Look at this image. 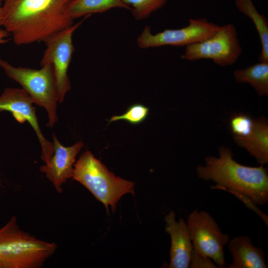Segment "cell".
Masks as SVG:
<instances>
[{"label": "cell", "instance_id": "cell-1", "mask_svg": "<svg viewBox=\"0 0 268 268\" xmlns=\"http://www.w3.org/2000/svg\"><path fill=\"white\" fill-rule=\"evenodd\" d=\"M74 0H4L2 25L17 45L44 42L73 24L68 9Z\"/></svg>", "mask_w": 268, "mask_h": 268}, {"label": "cell", "instance_id": "cell-2", "mask_svg": "<svg viewBox=\"0 0 268 268\" xmlns=\"http://www.w3.org/2000/svg\"><path fill=\"white\" fill-rule=\"evenodd\" d=\"M219 157H205V164L196 168L198 177L215 183L212 189L231 190L248 196L258 205L268 202V169L263 165L250 167L242 165L233 159L232 151L221 146Z\"/></svg>", "mask_w": 268, "mask_h": 268}, {"label": "cell", "instance_id": "cell-3", "mask_svg": "<svg viewBox=\"0 0 268 268\" xmlns=\"http://www.w3.org/2000/svg\"><path fill=\"white\" fill-rule=\"evenodd\" d=\"M57 248L55 243L22 230L14 216L0 228L1 268H41Z\"/></svg>", "mask_w": 268, "mask_h": 268}, {"label": "cell", "instance_id": "cell-4", "mask_svg": "<svg viewBox=\"0 0 268 268\" xmlns=\"http://www.w3.org/2000/svg\"><path fill=\"white\" fill-rule=\"evenodd\" d=\"M72 178L103 203L107 211L109 205L114 211L117 202L126 194H134V182L115 176L88 150L74 164Z\"/></svg>", "mask_w": 268, "mask_h": 268}, {"label": "cell", "instance_id": "cell-5", "mask_svg": "<svg viewBox=\"0 0 268 268\" xmlns=\"http://www.w3.org/2000/svg\"><path fill=\"white\" fill-rule=\"evenodd\" d=\"M0 67L9 78L22 86L35 104L46 110L47 126L53 127L58 120L57 108L59 96L52 65H44L40 69L16 67L0 57Z\"/></svg>", "mask_w": 268, "mask_h": 268}, {"label": "cell", "instance_id": "cell-6", "mask_svg": "<svg viewBox=\"0 0 268 268\" xmlns=\"http://www.w3.org/2000/svg\"><path fill=\"white\" fill-rule=\"evenodd\" d=\"M242 52L237 31L232 24L220 26L211 37L186 46L182 58L189 61L211 59L221 67L233 65Z\"/></svg>", "mask_w": 268, "mask_h": 268}, {"label": "cell", "instance_id": "cell-7", "mask_svg": "<svg viewBox=\"0 0 268 268\" xmlns=\"http://www.w3.org/2000/svg\"><path fill=\"white\" fill-rule=\"evenodd\" d=\"M186 223L193 247L210 258L218 268H225L224 247L230 238L221 232L212 216L205 211L194 209Z\"/></svg>", "mask_w": 268, "mask_h": 268}, {"label": "cell", "instance_id": "cell-8", "mask_svg": "<svg viewBox=\"0 0 268 268\" xmlns=\"http://www.w3.org/2000/svg\"><path fill=\"white\" fill-rule=\"evenodd\" d=\"M88 16H85L75 24L52 35L44 42L46 48L40 65H52L56 79L60 103H63L66 94L71 88L67 70L74 51L72 42L73 34Z\"/></svg>", "mask_w": 268, "mask_h": 268}, {"label": "cell", "instance_id": "cell-9", "mask_svg": "<svg viewBox=\"0 0 268 268\" xmlns=\"http://www.w3.org/2000/svg\"><path fill=\"white\" fill-rule=\"evenodd\" d=\"M220 26L206 18L190 19L188 26L177 29H165L153 34L149 26H145L136 40L142 49L170 45L187 46L204 41L213 36Z\"/></svg>", "mask_w": 268, "mask_h": 268}, {"label": "cell", "instance_id": "cell-10", "mask_svg": "<svg viewBox=\"0 0 268 268\" xmlns=\"http://www.w3.org/2000/svg\"><path fill=\"white\" fill-rule=\"evenodd\" d=\"M33 103L31 97L23 89L7 87L0 96V112L9 111L18 122H28L40 144L41 159L46 163L53 154V143L48 140L42 133Z\"/></svg>", "mask_w": 268, "mask_h": 268}, {"label": "cell", "instance_id": "cell-11", "mask_svg": "<svg viewBox=\"0 0 268 268\" xmlns=\"http://www.w3.org/2000/svg\"><path fill=\"white\" fill-rule=\"evenodd\" d=\"M54 153L48 162L40 167L59 194L63 192V185L72 178L75 157L83 145L82 141L66 147L62 145L53 133Z\"/></svg>", "mask_w": 268, "mask_h": 268}, {"label": "cell", "instance_id": "cell-12", "mask_svg": "<svg viewBox=\"0 0 268 268\" xmlns=\"http://www.w3.org/2000/svg\"><path fill=\"white\" fill-rule=\"evenodd\" d=\"M165 231L171 237L170 268H188L193 245L187 223L183 218L176 220L175 213L170 211L165 217Z\"/></svg>", "mask_w": 268, "mask_h": 268}, {"label": "cell", "instance_id": "cell-13", "mask_svg": "<svg viewBox=\"0 0 268 268\" xmlns=\"http://www.w3.org/2000/svg\"><path fill=\"white\" fill-rule=\"evenodd\" d=\"M232 258L228 268H267L264 251L247 235L230 239L227 243Z\"/></svg>", "mask_w": 268, "mask_h": 268}, {"label": "cell", "instance_id": "cell-14", "mask_svg": "<svg viewBox=\"0 0 268 268\" xmlns=\"http://www.w3.org/2000/svg\"><path fill=\"white\" fill-rule=\"evenodd\" d=\"M233 138L237 145L255 158L258 163L265 165L268 163V123L265 117L254 119L253 130L248 136L233 135Z\"/></svg>", "mask_w": 268, "mask_h": 268}, {"label": "cell", "instance_id": "cell-15", "mask_svg": "<svg viewBox=\"0 0 268 268\" xmlns=\"http://www.w3.org/2000/svg\"><path fill=\"white\" fill-rule=\"evenodd\" d=\"M238 83H249L260 96L268 95V62H260L233 73Z\"/></svg>", "mask_w": 268, "mask_h": 268}, {"label": "cell", "instance_id": "cell-16", "mask_svg": "<svg viewBox=\"0 0 268 268\" xmlns=\"http://www.w3.org/2000/svg\"><path fill=\"white\" fill-rule=\"evenodd\" d=\"M238 9L252 20L258 31L261 43L260 62H268V23L266 17L260 14L252 0H235Z\"/></svg>", "mask_w": 268, "mask_h": 268}, {"label": "cell", "instance_id": "cell-17", "mask_svg": "<svg viewBox=\"0 0 268 268\" xmlns=\"http://www.w3.org/2000/svg\"><path fill=\"white\" fill-rule=\"evenodd\" d=\"M114 8L131 10L122 0H74L68 9V15L73 20L93 13H103Z\"/></svg>", "mask_w": 268, "mask_h": 268}, {"label": "cell", "instance_id": "cell-18", "mask_svg": "<svg viewBox=\"0 0 268 268\" xmlns=\"http://www.w3.org/2000/svg\"><path fill=\"white\" fill-rule=\"evenodd\" d=\"M167 0H122L123 3L131 8L134 17L138 20L149 17L162 8Z\"/></svg>", "mask_w": 268, "mask_h": 268}, {"label": "cell", "instance_id": "cell-19", "mask_svg": "<svg viewBox=\"0 0 268 268\" xmlns=\"http://www.w3.org/2000/svg\"><path fill=\"white\" fill-rule=\"evenodd\" d=\"M254 125V119L249 115L238 113L230 119L229 126L234 136L246 137L252 132Z\"/></svg>", "mask_w": 268, "mask_h": 268}, {"label": "cell", "instance_id": "cell-20", "mask_svg": "<svg viewBox=\"0 0 268 268\" xmlns=\"http://www.w3.org/2000/svg\"><path fill=\"white\" fill-rule=\"evenodd\" d=\"M149 109L141 104H134L130 106L122 115L114 116L109 122L111 123L119 120H125L133 125L141 123L148 116Z\"/></svg>", "mask_w": 268, "mask_h": 268}, {"label": "cell", "instance_id": "cell-21", "mask_svg": "<svg viewBox=\"0 0 268 268\" xmlns=\"http://www.w3.org/2000/svg\"><path fill=\"white\" fill-rule=\"evenodd\" d=\"M190 268H218L213 260L193 247L190 261Z\"/></svg>", "mask_w": 268, "mask_h": 268}, {"label": "cell", "instance_id": "cell-22", "mask_svg": "<svg viewBox=\"0 0 268 268\" xmlns=\"http://www.w3.org/2000/svg\"><path fill=\"white\" fill-rule=\"evenodd\" d=\"M225 191L232 194L241 201L247 208L255 212L262 219L267 226H268V215L258 207V204L250 197L243 194L234 191L226 190Z\"/></svg>", "mask_w": 268, "mask_h": 268}, {"label": "cell", "instance_id": "cell-23", "mask_svg": "<svg viewBox=\"0 0 268 268\" xmlns=\"http://www.w3.org/2000/svg\"><path fill=\"white\" fill-rule=\"evenodd\" d=\"M9 33L4 29H0V46L9 41Z\"/></svg>", "mask_w": 268, "mask_h": 268}, {"label": "cell", "instance_id": "cell-24", "mask_svg": "<svg viewBox=\"0 0 268 268\" xmlns=\"http://www.w3.org/2000/svg\"><path fill=\"white\" fill-rule=\"evenodd\" d=\"M2 25V14L1 8L0 7V27Z\"/></svg>", "mask_w": 268, "mask_h": 268}, {"label": "cell", "instance_id": "cell-25", "mask_svg": "<svg viewBox=\"0 0 268 268\" xmlns=\"http://www.w3.org/2000/svg\"><path fill=\"white\" fill-rule=\"evenodd\" d=\"M3 1L4 0H0V7L2 6Z\"/></svg>", "mask_w": 268, "mask_h": 268}, {"label": "cell", "instance_id": "cell-26", "mask_svg": "<svg viewBox=\"0 0 268 268\" xmlns=\"http://www.w3.org/2000/svg\"><path fill=\"white\" fill-rule=\"evenodd\" d=\"M0 268H1L0 265Z\"/></svg>", "mask_w": 268, "mask_h": 268}]
</instances>
